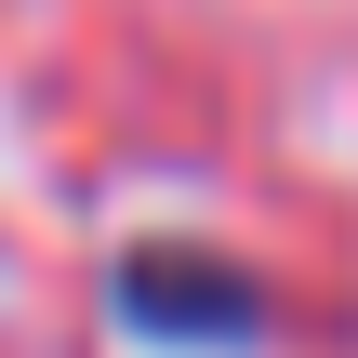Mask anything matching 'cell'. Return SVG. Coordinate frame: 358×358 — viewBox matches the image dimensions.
<instances>
[{
    "mask_svg": "<svg viewBox=\"0 0 358 358\" xmlns=\"http://www.w3.org/2000/svg\"><path fill=\"white\" fill-rule=\"evenodd\" d=\"M120 319L133 332H173V345H252L266 332V279L226 266V252H186V239H133L120 252Z\"/></svg>",
    "mask_w": 358,
    "mask_h": 358,
    "instance_id": "6da1fadb",
    "label": "cell"
}]
</instances>
